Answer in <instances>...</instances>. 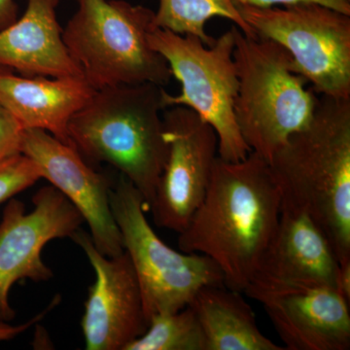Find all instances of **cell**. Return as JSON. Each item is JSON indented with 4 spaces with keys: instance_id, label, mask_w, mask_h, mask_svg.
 <instances>
[{
    "instance_id": "cell-1",
    "label": "cell",
    "mask_w": 350,
    "mask_h": 350,
    "mask_svg": "<svg viewBox=\"0 0 350 350\" xmlns=\"http://www.w3.org/2000/svg\"><path fill=\"white\" fill-rule=\"evenodd\" d=\"M282 199L261 156L250 152L239 162L217 157L202 204L179 232V250L211 258L225 286L243 293L275 231Z\"/></svg>"
},
{
    "instance_id": "cell-10",
    "label": "cell",
    "mask_w": 350,
    "mask_h": 350,
    "mask_svg": "<svg viewBox=\"0 0 350 350\" xmlns=\"http://www.w3.org/2000/svg\"><path fill=\"white\" fill-rule=\"evenodd\" d=\"M163 112L167 155L149 211L158 227L181 232L206 194L218 157L213 126L184 107Z\"/></svg>"
},
{
    "instance_id": "cell-3",
    "label": "cell",
    "mask_w": 350,
    "mask_h": 350,
    "mask_svg": "<svg viewBox=\"0 0 350 350\" xmlns=\"http://www.w3.org/2000/svg\"><path fill=\"white\" fill-rule=\"evenodd\" d=\"M163 93L152 83L96 90L68 128L69 144L85 160L118 170L144 196L147 211L167 155Z\"/></svg>"
},
{
    "instance_id": "cell-15",
    "label": "cell",
    "mask_w": 350,
    "mask_h": 350,
    "mask_svg": "<svg viewBox=\"0 0 350 350\" xmlns=\"http://www.w3.org/2000/svg\"><path fill=\"white\" fill-rule=\"evenodd\" d=\"M59 0H27L24 15L0 31V69L25 77H83L57 20Z\"/></svg>"
},
{
    "instance_id": "cell-18",
    "label": "cell",
    "mask_w": 350,
    "mask_h": 350,
    "mask_svg": "<svg viewBox=\"0 0 350 350\" xmlns=\"http://www.w3.org/2000/svg\"><path fill=\"white\" fill-rule=\"evenodd\" d=\"M220 17L231 21L234 27L248 38H257L245 22L234 0H159L155 25L159 29L200 39L206 46L215 38L206 31V23Z\"/></svg>"
},
{
    "instance_id": "cell-9",
    "label": "cell",
    "mask_w": 350,
    "mask_h": 350,
    "mask_svg": "<svg viewBox=\"0 0 350 350\" xmlns=\"http://www.w3.org/2000/svg\"><path fill=\"white\" fill-rule=\"evenodd\" d=\"M27 213L24 202L11 198L0 222V320L11 321L15 312L9 294L16 282H47L53 271L43 262L44 246L53 239L70 238L84 218L54 186H44L32 198Z\"/></svg>"
},
{
    "instance_id": "cell-7",
    "label": "cell",
    "mask_w": 350,
    "mask_h": 350,
    "mask_svg": "<svg viewBox=\"0 0 350 350\" xmlns=\"http://www.w3.org/2000/svg\"><path fill=\"white\" fill-rule=\"evenodd\" d=\"M152 48L169 64L172 77L181 85L180 94L165 91V109L184 107L213 126L218 137V157L239 162L250 155L234 117L239 79L234 59V27L206 46L200 39L156 27L149 34Z\"/></svg>"
},
{
    "instance_id": "cell-14",
    "label": "cell",
    "mask_w": 350,
    "mask_h": 350,
    "mask_svg": "<svg viewBox=\"0 0 350 350\" xmlns=\"http://www.w3.org/2000/svg\"><path fill=\"white\" fill-rule=\"evenodd\" d=\"M340 269L330 243L314 221L282 202L275 231L247 287L320 286L338 291Z\"/></svg>"
},
{
    "instance_id": "cell-6",
    "label": "cell",
    "mask_w": 350,
    "mask_h": 350,
    "mask_svg": "<svg viewBox=\"0 0 350 350\" xmlns=\"http://www.w3.org/2000/svg\"><path fill=\"white\" fill-rule=\"evenodd\" d=\"M109 198L124 251L137 275L147 323L156 315L185 308L202 287L224 285L211 258L179 252L159 238L145 215L144 196L125 176L120 174Z\"/></svg>"
},
{
    "instance_id": "cell-19",
    "label": "cell",
    "mask_w": 350,
    "mask_h": 350,
    "mask_svg": "<svg viewBox=\"0 0 350 350\" xmlns=\"http://www.w3.org/2000/svg\"><path fill=\"white\" fill-rule=\"evenodd\" d=\"M126 350H206V340L192 306L156 315L146 331Z\"/></svg>"
},
{
    "instance_id": "cell-4",
    "label": "cell",
    "mask_w": 350,
    "mask_h": 350,
    "mask_svg": "<svg viewBox=\"0 0 350 350\" xmlns=\"http://www.w3.org/2000/svg\"><path fill=\"white\" fill-rule=\"evenodd\" d=\"M64 42L94 90L145 83L165 86L172 75L152 48L155 12L125 0H77Z\"/></svg>"
},
{
    "instance_id": "cell-5",
    "label": "cell",
    "mask_w": 350,
    "mask_h": 350,
    "mask_svg": "<svg viewBox=\"0 0 350 350\" xmlns=\"http://www.w3.org/2000/svg\"><path fill=\"white\" fill-rule=\"evenodd\" d=\"M234 27L237 125L251 152L269 163L288 138L310 123L319 96L295 72L284 48Z\"/></svg>"
},
{
    "instance_id": "cell-20",
    "label": "cell",
    "mask_w": 350,
    "mask_h": 350,
    "mask_svg": "<svg viewBox=\"0 0 350 350\" xmlns=\"http://www.w3.org/2000/svg\"><path fill=\"white\" fill-rule=\"evenodd\" d=\"M41 178L38 165L24 154L0 160V204L31 187Z\"/></svg>"
},
{
    "instance_id": "cell-2",
    "label": "cell",
    "mask_w": 350,
    "mask_h": 350,
    "mask_svg": "<svg viewBox=\"0 0 350 350\" xmlns=\"http://www.w3.org/2000/svg\"><path fill=\"white\" fill-rule=\"evenodd\" d=\"M282 202L308 214L350 266V98L319 96L310 123L269 163Z\"/></svg>"
},
{
    "instance_id": "cell-21",
    "label": "cell",
    "mask_w": 350,
    "mask_h": 350,
    "mask_svg": "<svg viewBox=\"0 0 350 350\" xmlns=\"http://www.w3.org/2000/svg\"><path fill=\"white\" fill-rule=\"evenodd\" d=\"M24 131L15 117L0 105V160L22 153Z\"/></svg>"
},
{
    "instance_id": "cell-11",
    "label": "cell",
    "mask_w": 350,
    "mask_h": 350,
    "mask_svg": "<svg viewBox=\"0 0 350 350\" xmlns=\"http://www.w3.org/2000/svg\"><path fill=\"white\" fill-rule=\"evenodd\" d=\"M70 239L84 251L96 275L81 319L85 347L87 350H126L148 327L130 257L125 251L118 256H105L82 229Z\"/></svg>"
},
{
    "instance_id": "cell-23",
    "label": "cell",
    "mask_w": 350,
    "mask_h": 350,
    "mask_svg": "<svg viewBox=\"0 0 350 350\" xmlns=\"http://www.w3.org/2000/svg\"><path fill=\"white\" fill-rule=\"evenodd\" d=\"M49 310L50 308H47V310L39 313L36 317L29 320V321L18 326L10 325V324L6 323L5 321H1V320H0V342L12 340V338L19 336L20 334L24 333L27 329L31 328L34 323L40 321V320L43 319L44 315L49 312Z\"/></svg>"
},
{
    "instance_id": "cell-17",
    "label": "cell",
    "mask_w": 350,
    "mask_h": 350,
    "mask_svg": "<svg viewBox=\"0 0 350 350\" xmlns=\"http://www.w3.org/2000/svg\"><path fill=\"white\" fill-rule=\"evenodd\" d=\"M241 294L225 285H211L189 304L199 320L206 350H285L262 333Z\"/></svg>"
},
{
    "instance_id": "cell-12",
    "label": "cell",
    "mask_w": 350,
    "mask_h": 350,
    "mask_svg": "<svg viewBox=\"0 0 350 350\" xmlns=\"http://www.w3.org/2000/svg\"><path fill=\"white\" fill-rule=\"evenodd\" d=\"M21 152L38 165L42 178L79 211L101 254L115 257L124 253L121 232L110 206L111 186L105 175L92 169L72 145L45 131L25 130Z\"/></svg>"
},
{
    "instance_id": "cell-16",
    "label": "cell",
    "mask_w": 350,
    "mask_h": 350,
    "mask_svg": "<svg viewBox=\"0 0 350 350\" xmlns=\"http://www.w3.org/2000/svg\"><path fill=\"white\" fill-rule=\"evenodd\" d=\"M94 91L84 77H25L0 69V105L24 130H42L69 144L68 128Z\"/></svg>"
},
{
    "instance_id": "cell-24",
    "label": "cell",
    "mask_w": 350,
    "mask_h": 350,
    "mask_svg": "<svg viewBox=\"0 0 350 350\" xmlns=\"http://www.w3.org/2000/svg\"><path fill=\"white\" fill-rule=\"evenodd\" d=\"M18 11L19 6L15 0H0V31L18 20Z\"/></svg>"
},
{
    "instance_id": "cell-22",
    "label": "cell",
    "mask_w": 350,
    "mask_h": 350,
    "mask_svg": "<svg viewBox=\"0 0 350 350\" xmlns=\"http://www.w3.org/2000/svg\"><path fill=\"white\" fill-rule=\"evenodd\" d=\"M237 7H273L291 5L301 2H315L335 9L338 12L350 15V0H234Z\"/></svg>"
},
{
    "instance_id": "cell-13",
    "label": "cell",
    "mask_w": 350,
    "mask_h": 350,
    "mask_svg": "<svg viewBox=\"0 0 350 350\" xmlns=\"http://www.w3.org/2000/svg\"><path fill=\"white\" fill-rule=\"evenodd\" d=\"M264 306L285 350H349V301L335 288L248 286Z\"/></svg>"
},
{
    "instance_id": "cell-8",
    "label": "cell",
    "mask_w": 350,
    "mask_h": 350,
    "mask_svg": "<svg viewBox=\"0 0 350 350\" xmlns=\"http://www.w3.org/2000/svg\"><path fill=\"white\" fill-rule=\"evenodd\" d=\"M238 8L258 38L287 51L315 93L350 98V15L315 2Z\"/></svg>"
}]
</instances>
